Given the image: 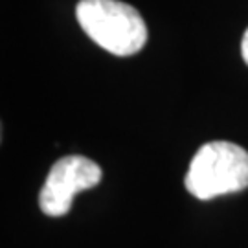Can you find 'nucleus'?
<instances>
[{
	"mask_svg": "<svg viewBox=\"0 0 248 248\" xmlns=\"http://www.w3.org/2000/svg\"><path fill=\"white\" fill-rule=\"evenodd\" d=\"M76 17L96 45L120 57L140 52L147 41L142 15L120 0H81Z\"/></svg>",
	"mask_w": 248,
	"mask_h": 248,
	"instance_id": "f257e3e1",
	"label": "nucleus"
},
{
	"mask_svg": "<svg viewBox=\"0 0 248 248\" xmlns=\"http://www.w3.org/2000/svg\"><path fill=\"white\" fill-rule=\"evenodd\" d=\"M184 184L201 201L247 189L248 151L222 140L204 143L189 164Z\"/></svg>",
	"mask_w": 248,
	"mask_h": 248,
	"instance_id": "f03ea898",
	"label": "nucleus"
},
{
	"mask_svg": "<svg viewBox=\"0 0 248 248\" xmlns=\"http://www.w3.org/2000/svg\"><path fill=\"white\" fill-rule=\"evenodd\" d=\"M101 180V168L94 160L68 155L52 166L39 193V206L45 215L61 217L70 212L74 195L96 187Z\"/></svg>",
	"mask_w": 248,
	"mask_h": 248,
	"instance_id": "7ed1b4c3",
	"label": "nucleus"
},
{
	"mask_svg": "<svg viewBox=\"0 0 248 248\" xmlns=\"http://www.w3.org/2000/svg\"><path fill=\"white\" fill-rule=\"evenodd\" d=\"M241 53H243V59L248 64V30L243 35V41H241Z\"/></svg>",
	"mask_w": 248,
	"mask_h": 248,
	"instance_id": "20e7f679",
	"label": "nucleus"
}]
</instances>
